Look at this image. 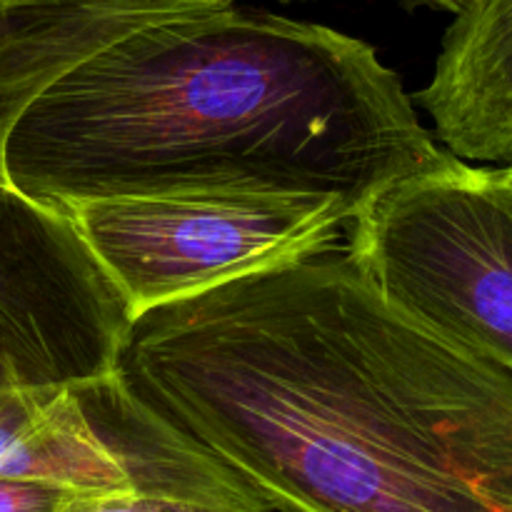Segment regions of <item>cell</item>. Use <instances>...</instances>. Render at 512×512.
<instances>
[{"label": "cell", "mask_w": 512, "mask_h": 512, "mask_svg": "<svg viewBox=\"0 0 512 512\" xmlns=\"http://www.w3.org/2000/svg\"><path fill=\"white\" fill-rule=\"evenodd\" d=\"M435 138L463 163L512 165V0H470L418 93Z\"/></svg>", "instance_id": "8992f818"}, {"label": "cell", "mask_w": 512, "mask_h": 512, "mask_svg": "<svg viewBox=\"0 0 512 512\" xmlns=\"http://www.w3.org/2000/svg\"><path fill=\"white\" fill-rule=\"evenodd\" d=\"M58 512H225L190 500L163 495L135 493V490H83L70 493Z\"/></svg>", "instance_id": "ba28073f"}, {"label": "cell", "mask_w": 512, "mask_h": 512, "mask_svg": "<svg viewBox=\"0 0 512 512\" xmlns=\"http://www.w3.org/2000/svg\"><path fill=\"white\" fill-rule=\"evenodd\" d=\"M70 493L40 480L0 478V512H58Z\"/></svg>", "instance_id": "9c48e42d"}, {"label": "cell", "mask_w": 512, "mask_h": 512, "mask_svg": "<svg viewBox=\"0 0 512 512\" xmlns=\"http://www.w3.org/2000/svg\"><path fill=\"white\" fill-rule=\"evenodd\" d=\"M118 373L270 512H512V368L345 248L135 315Z\"/></svg>", "instance_id": "6da1fadb"}, {"label": "cell", "mask_w": 512, "mask_h": 512, "mask_svg": "<svg viewBox=\"0 0 512 512\" xmlns=\"http://www.w3.org/2000/svg\"><path fill=\"white\" fill-rule=\"evenodd\" d=\"M348 255L383 298L512 368V185L463 160L380 195Z\"/></svg>", "instance_id": "3957f363"}, {"label": "cell", "mask_w": 512, "mask_h": 512, "mask_svg": "<svg viewBox=\"0 0 512 512\" xmlns=\"http://www.w3.org/2000/svg\"><path fill=\"white\" fill-rule=\"evenodd\" d=\"M63 218L135 318L333 248L355 215L335 200L165 195L90 200Z\"/></svg>", "instance_id": "277c9868"}, {"label": "cell", "mask_w": 512, "mask_h": 512, "mask_svg": "<svg viewBox=\"0 0 512 512\" xmlns=\"http://www.w3.org/2000/svg\"><path fill=\"white\" fill-rule=\"evenodd\" d=\"M5 3H10V0H0V5H5Z\"/></svg>", "instance_id": "7c38bea8"}, {"label": "cell", "mask_w": 512, "mask_h": 512, "mask_svg": "<svg viewBox=\"0 0 512 512\" xmlns=\"http://www.w3.org/2000/svg\"><path fill=\"white\" fill-rule=\"evenodd\" d=\"M458 158L373 45L240 10L160 20L50 83L5 140V180L65 215L90 200L265 195L358 218Z\"/></svg>", "instance_id": "7a4b0ae2"}, {"label": "cell", "mask_w": 512, "mask_h": 512, "mask_svg": "<svg viewBox=\"0 0 512 512\" xmlns=\"http://www.w3.org/2000/svg\"><path fill=\"white\" fill-rule=\"evenodd\" d=\"M235 3H238V0H235Z\"/></svg>", "instance_id": "4fadbf2b"}, {"label": "cell", "mask_w": 512, "mask_h": 512, "mask_svg": "<svg viewBox=\"0 0 512 512\" xmlns=\"http://www.w3.org/2000/svg\"><path fill=\"white\" fill-rule=\"evenodd\" d=\"M503 173H505V178H508L510 185H512V165H510V168H503Z\"/></svg>", "instance_id": "8fae6325"}, {"label": "cell", "mask_w": 512, "mask_h": 512, "mask_svg": "<svg viewBox=\"0 0 512 512\" xmlns=\"http://www.w3.org/2000/svg\"><path fill=\"white\" fill-rule=\"evenodd\" d=\"M408 5H428V8H438V10H448V13L458 15L463 13L465 8L470 5V0H405Z\"/></svg>", "instance_id": "30bf717a"}, {"label": "cell", "mask_w": 512, "mask_h": 512, "mask_svg": "<svg viewBox=\"0 0 512 512\" xmlns=\"http://www.w3.org/2000/svg\"><path fill=\"white\" fill-rule=\"evenodd\" d=\"M133 313L68 218L0 180V388H63L118 368Z\"/></svg>", "instance_id": "5b68a950"}, {"label": "cell", "mask_w": 512, "mask_h": 512, "mask_svg": "<svg viewBox=\"0 0 512 512\" xmlns=\"http://www.w3.org/2000/svg\"><path fill=\"white\" fill-rule=\"evenodd\" d=\"M58 390L0 388V478L53 485L50 400Z\"/></svg>", "instance_id": "52a82bcc"}]
</instances>
